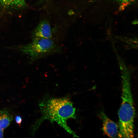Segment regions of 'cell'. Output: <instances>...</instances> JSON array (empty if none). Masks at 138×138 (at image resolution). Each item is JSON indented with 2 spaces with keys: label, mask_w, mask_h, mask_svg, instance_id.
Returning <instances> with one entry per match:
<instances>
[{
  "label": "cell",
  "mask_w": 138,
  "mask_h": 138,
  "mask_svg": "<svg viewBox=\"0 0 138 138\" xmlns=\"http://www.w3.org/2000/svg\"><path fill=\"white\" fill-rule=\"evenodd\" d=\"M122 103L119 110L118 132V137L132 138L134 137V120L135 110L128 76L122 78Z\"/></svg>",
  "instance_id": "cell-1"
},
{
  "label": "cell",
  "mask_w": 138,
  "mask_h": 138,
  "mask_svg": "<svg viewBox=\"0 0 138 138\" xmlns=\"http://www.w3.org/2000/svg\"><path fill=\"white\" fill-rule=\"evenodd\" d=\"M41 106L42 116L39 121L47 119L56 122L74 137H78L67 124V120L75 118V109L69 99H52Z\"/></svg>",
  "instance_id": "cell-2"
},
{
  "label": "cell",
  "mask_w": 138,
  "mask_h": 138,
  "mask_svg": "<svg viewBox=\"0 0 138 138\" xmlns=\"http://www.w3.org/2000/svg\"><path fill=\"white\" fill-rule=\"evenodd\" d=\"M21 50L33 60L60 52V50L51 39L41 38H34L32 42L22 47Z\"/></svg>",
  "instance_id": "cell-3"
},
{
  "label": "cell",
  "mask_w": 138,
  "mask_h": 138,
  "mask_svg": "<svg viewBox=\"0 0 138 138\" xmlns=\"http://www.w3.org/2000/svg\"><path fill=\"white\" fill-rule=\"evenodd\" d=\"M98 116L102 122V129L103 133L109 137H115L118 133V125L109 118L102 111L99 112Z\"/></svg>",
  "instance_id": "cell-4"
},
{
  "label": "cell",
  "mask_w": 138,
  "mask_h": 138,
  "mask_svg": "<svg viewBox=\"0 0 138 138\" xmlns=\"http://www.w3.org/2000/svg\"><path fill=\"white\" fill-rule=\"evenodd\" d=\"M34 38L51 39L52 33L48 22L43 20L40 22L34 32Z\"/></svg>",
  "instance_id": "cell-5"
},
{
  "label": "cell",
  "mask_w": 138,
  "mask_h": 138,
  "mask_svg": "<svg viewBox=\"0 0 138 138\" xmlns=\"http://www.w3.org/2000/svg\"><path fill=\"white\" fill-rule=\"evenodd\" d=\"M13 115L7 109L0 110V129L4 130L10 124L13 120Z\"/></svg>",
  "instance_id": "cell-6"
},
{
  "label": "cell",
  "mask_w": 138,
  "mask_h": 138,
  "mask_svg": "<svg viewBox=\"0 0 138 138\" xmlns=\"http://www.w3.org/2000/svg\"><path fill=\"white\" fill-rule=\"evenodd\" d=\"M24 3V0H0V5L5 7H19Z\"/></svg>",
  "instance_id": "cell-7"
},
{
  "label": "cell",
  "mask_w": 138,
  "mask_h": 138,
  "mask_svg": "<svg viewBox=\"0 0 138 138\" xmlns=\"http://www.w3.org/2000/svg\"><path fill=\"white\" fill-rule=\"evenodd\" d=\"M15 120L16 123L20 125L22 120L20 116H17L16 117Z\"/></svg>",
  "instance_id": "cell-8"
},
{
  "label": "cell",
  "mask_w": 138,
  "mask_h": 138,
  "mask_svg": "<svg viewBox=\"0 0 138 138\" xmlns=\"http://www.w3.org/2000/svg\"><path fill=\"white\" fill-rule=\"evenodd\" d=\"M3 137V130L0 129V138Z\"/></svg>",
  "instance_id": "cell-9"
},
{
  "label": "cell",
  "mask_w": 138,
  "mask_h": 138,
  "mask_svg": "<svg viewBox=\"0 0 138 138\" xmlns=\"http://www.w3.org/2000/svg\"><path fill=\"white\" fill-rule=\"evenodd\" d=\"M41 0V1H42H42H44L45 0Z\"/></svg>",
  "instance_id": "cell-10"
}]
</instances>
